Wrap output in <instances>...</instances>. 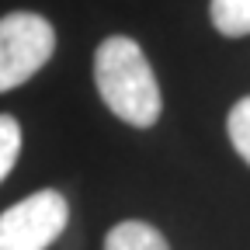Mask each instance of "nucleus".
Wrapping results in <instances>:
<instances>
[{"label": "nucleus", "instance_id": "1", "mask_svg": "<svg viewBox=\"0 0 250 250\" xmlns=\"http://www.w3.org/2000/svg\"><path fill=\"white\" fill-rule=\"evenodd\" d=\"M94 83L115 118L132 129H153L164 115V94L143 45L129 35H108L94 52Z\"/></svg>", "mask_w": 250, "mask_h": 250}, {"label": "nucleus", "instance_id": "5", "mask_svg": "<svg viewBox=\"0 0 250 250\" xmlns=\"http://www.w3.org/2000/svg\"><path fill=\"white\" fill-rule=\"evenodd\" d=\"M212 24L226 39H243L250 35V0H212L208 4Z\"/></svg>", "mask_w": 250, "mask_h": 250}, {"label": "nucleus", "instance_id": "4", "mask_svg": "<svg viewBox=\"0 0 250 250\" xmlns=\"http://www.w3.org/2000/svg\"><path fill=\"white\" fill-rule=\"evenodd\" d=\"M104 250H170V243L156 226L143 223V219H125L108 229Z\"/></svg>", "mask_w": 250, "mask_h": 250}, {"label": "nucleus", "instance_id": "2", "mask_svg": "<svg viewBox=\"0 0 250 250\" xmlns=\"http://www.w3.org/2000/svg\"><path fill=\"white\" fill-rule=\"evenodd\" d=\"M56 52V28L31 11L0 18V94L31 80Z\"/></svg>", "mask_w": 250, "mask_h": 250}, {"label": "nucleus", "instance_id": "3", "mask_svg": "<svg viewBox=\"0 0 250 250\" xmlns=\"http://www.w3.org/2000/svg\"><path fill=\"white\" fill-rule=\"evenodd\" d=\"M70 223V202L56 188L21 198L0 215V250H49Z\"/></svg>", "mask_w": 250, "mask_h": 250}, {"label": "nucleus", "instance_id": "6", "mask_svg": "<svg viewBox=\"0 0 250 250\" xmlns=\"http://www.w3.org/2000/svg\"><path fill=\"white\" fill-rule=\"evenodd\" d=\"M226 132H229V143L233 149L250 164V98H240L233 108H229V118H226Z\"/></svg>", "mask_w": 250, "mask_h": 250}, {"label": "nucleus", "instance_id": "7", "mask_svg": "<svg viewBox=\"0 0 250 250\" xmlns=\"http://www.w3.org/2000/svg\"><path fill=\"white\" fill-rule=\"evenodd\" d=\"M21 156V125L14 115H0V181H4Z\"/></svg>", "mask_w": 250, "mask_h": 250}]
</instances>
